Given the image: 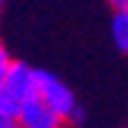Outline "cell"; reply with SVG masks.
Here are the masks:
<instances>
[{
  "instance_id": "obj_10",
  "label": "cell",
  "mask_w": 128,
  "mask_h": 128,
  "mask_svg": "<svg viewBox=\"0 0 128 128\" xmlns=\"http://www.w3.org/2000/svg\"><path fill=\"white\" fill-rule=\"evenodd\" d=\"M123 128H128V126H123Z\"/></svg>"
},
{
  "instance_id": "obj_6",
  "label": "cell",
  "mask_w": 128,
  "mask_h": 128,
  "mask_svg": "<svg viewBox=\"0 0 128 128\" xmlns=\"http://www.w3.org/2000/svg\"><path fill=\"white\" fill-rule=\"evenodd\" d=\"M0 128H17V118L0 106Z\"/></svg>"
},
{
  "instance_id": "obj_8",
  "label": "cell",
  "mask_w": 128,
  "mask_h": 128,
  "mask_svg": "<svg viewBox=\"0 0 128 128\" xmlns=\"http://www.w3.org/2000/svg\"><path fill=\"white\" fill-rule=\"evenodd\" d=\"M109 5L114 7L116 12H128V0H109Z\"/></svg>"
},
{
  "instance_id": "obj_2",
  "label": "cell",
  "mask_w": 128,
  "mask_h": 128,
  "mask_svg": "<svg viewBox=\"0 0 128 128\" xmlns=\"http://www.w3.org/2000/svg\"><path fill=\"white\" fill-rule=\"evenodd\" d=\"M36 97L46 104L48 109H53L63 121L70 118V114L78 109V99L68 85L60 78H56L53 72L39 70V85H36Z\"/></svg>"
},
{
  "instance_id": "obj_3",
  "label": "cell",
  "mask_w": 128,
  "mask_h": 128,
  "mask_svg": "<svg viewBox=\"0 0 128 128\" xmlns=\"http://www.w3.org/2000/svg\"><path fill=\"white\" fill-rule=\"evenodd\" d=\"M14 118H17V128H63V123H65L63 118H60L53 109H48L39 97L24 102Z\"/></svg>"
},
{
  "instance_id": "obj_9",
  "label": "cell",
  "mask_w": 128,
  "mask_h": 128,
  "mask_svg": "<svg viewBox=\"0 0 128 128\" xmlns=\"http://www.w3.org/2000/svg\"><path fill=\"white\" fill-rule=\"evenodd\" d=\"M0 5H2V0H0Z\"/></svg>"
},
{
  "instance_id": "obj_4",
  "label": "cell",
  "mask_w": 128,
  "mask_h": 128,
  "mask_svg": "<svg viewBox=\"0 0 128 128\" xmlns=\"http://www.w3.org/2000/svg\"><path fill=\"white\" fill-rule=\"evenodd\" d=\"M111 39L118 51H128V12H116L111 20Z\"/></svg>"
},
{
  "instance_id": "obj_7",
  "label": "cell",
  "mask_w": 128,
  "mask_h": 128,
  "mask_svg": "<svg viewBox=\"0 0 128 128\" xmlns=\"http://www.w3.org/2000/svg\"><path fill=\"white\" fill-rule=\"evenodd\" d=\"M82 121H85V109L78 104V109L70 114V118H68L65 123H70V126H82Z\"/></svg>"
},
{
  "instance_id": "obj_1",
  "label": "cell",
  "mask_w": 128,
  "mask_h": 128,
  "mask_svg": "<svg viewBox=\"0 0 128 128\" xmlns=\"http://www.w3.org/2000/svg\"><path fill=\"white\" fill-rule=\"evenodd\" d=\"M36 85H39V70L29 68L27 63L14 60L10 72H7L5 85L0 90V106L7 114L17 116L22 104L36 97Z\"/></svg>"
},
{
  "instance_id": "obj_5",
  "label": "cell",
  "mask_w": 128,
  "mask_h": 128,
  "mask_svg": "<svg viewBox=\"0 0 128 128\" xmlns=\"http://www.w3.org/2000/svg\"><path fill=\"white\" fill-rule=\"evenodd\" d=\"M12 58H10V53H7V46L2 41H0V90H2V85H5L7 80V72H10V68H12Z\"/></svg>"
}]
</instances>
